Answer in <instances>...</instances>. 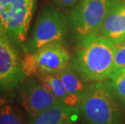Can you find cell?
<instances>
[{
  "label": "cell",
  "instance_id": "1",
  "mask_svg": "<svg viewBox=\"0 0 125 124\" xmlns=\"http://www.w3.org/2000/svg\"><path fill=\"white\" fill-rule=\"evenodd\" d=\"M115 46L99 34L80 40L73 65L86 81L106 80L113 71Z\"/></svg>",
  "mask_w": 125,
  "mask_h": 124
},
{
  "label": "cell",
  "instance_id": "2",
  "mask_svg": "<svg viewBox=\"0 0 125 124\" xmlns=\"http://www.w3.org/2000/svg\"><path fill=\"white\" fill-rule=\"evenodd\" d=\"M111 89L109 82L99 81L85 92L80 110L90 124H120L121 111Z\"/></svg>",
  "mask_w": 125,
  "mask_h": 124
},
{
  "label": "cell",
  "instance_id": "3",
  "mask_svg": "<svg viewBox=\"0 0 125 124\" xmlns=\"http://www.w3.org/2000/svg\"><path fill=\"white\" fill-rule=\"evenodd\" d=\"M70 25L69 17L55 7H45L40 13L29 40L23 51L30 53L48 44L63 43Z\"/></svg>",
  "mask_w": 125,
  "mask_h": 124
},
{
  "label": "cell",
  "instance_id": "4",
  "mask_svg": "<svg viewBox=\"0 0 125 124\" xmlns=\"http://www.w3.org/2000/svg\"><path fill=\"white\" fill-rule=\"evenodd\" d=\"M36 0H0V26L18 48H23Z\"/></svg>",
  "mask_w": 125,
  "mask_h": 124
},
{
  "label": "cell",
  "instance_id": "5",
  "mask_svg": "<svg viewBox=\"0 0 125 124\" xmlns=\"http://www.w3.org/2000/svg\"><path fill=\"white\" fill-rule=\"evenodd\" d=\"M115 0H79L70 10L69 22L78 39L98 34Z\"/></svg>",
  "mask_w": 125,
  "mask_h": 124
},
{
  "label": "cell",
  "instance_id": "6",
  "mask_svg": "<svg viewBox=\"0 0 125 124\" xmlns=\"http://www.w3.org/2000/svg\"><path fill=\"white\" fill-rule=\"evenodd\" d=\"M70 54L63 43L48 44L22 59V68L26 76L40 74H59L70 64Z\"/></svg>",
  "mask_w": 125,
  "mask_h": 124
},
{
  "label": "cell",
  "instance_id": "7",
  "mask_svg": "<svg viewBox=\"0 0 125 124\" xmlns=\"http://www.w3.org/2000/svg\"><path fill=\"white\" fill-rule=\"evenodd\" d=\"M26 77L16 47L0 26V91L10 94Z\"/></svg>",
  "mask_w": 125,
  "mask_h": 124
},
{
  "label": "cell",
  "instance_id": "8",
  "mask_svg": "<svg viewBox=\"0 0 125 124\" xmlns=\"http://www.w3.org/2000/svg\"><path fill=\"white\" fill-rule=\"evenodd\" d=\"M20 98L31 118L61 102L37 79H29L23 81L20 89Z\"/></svg>",
  "mask_w": 125,
  "mask_h": 124
},
{
  "label": "cell",
  "instance_id": "9",
  "mask_svg": "<svg viewBox=\"0 0 125 124\" xmlns=\"http://www.w3.org/2000/svg\"><path fill=\"white\" fill-rule=\"evenodd\" d=\"M98 34L107 39L115 46L124 42L125 39V1L115 0Z\"/></svg>",
  "mask_w": 125,
  "mask_h": 124
},
{
  "label": "cell",
  "instance_id": "10",
  "mask_svg": "<svg viewBox=\"0 0 125 124\" xmlns=\"http://www.w3.org/2000/svg\"><path fill=\"white\" fill-rule=\"evenodd\" d=\"M78 117V108L59 102L31 118L30 124H73Z\"/></svg>",
  "mask_w": 125,
  "mask_h": 124
},
{
  "label": "cell",
  "instance_id": "11",
  "mask_svg": "<svg viewBox=\"0 0 125 124\" xmlns=\"http://www.w3.org/2000/svg\"><path fill=\"white\" fill-rule=\"evenodd\" d=\"M36 77L59 102L70 107H77L80 105L82 100L68 94L58 74H40Z\"/></svg>",
  "mask_w": 125,
  "mask_h": 124
},
{
  "label": "cell",
  "instance_id": "12",
  "mask_svg": "<svg viewBox=\"0 0 125 124\" xmlns=\"http://www.w3.org/2000/svg\"><path fill=\"white\" fill-rule=\"evenodd\" d=\"M58 75L68 94L82 100L88 86L86 85V80L74 68L73 64L69 65Z\"/></svg>",
  "mask_w": 125,
  "mask_h": 124
},
{
  "label": "cell",
  "instance_id": "13",
  "mask_svg": "<svg viewBox=\"0 0 125 124\" xmlns=\"http://www.w3.org/2000/svg\"><path fill=\"white\" fill-rule=\"evenodd\" d=\"M0 124H23L22 114L16 108L5 104L0 108Z\"/></svg>",
  "mask_w": 125,
  "mask_h": 124
},
{
  "label": "cell",
  "instance_id": "14",
  "mask_svg": "<svg viewBox=\"0 0 125 124\" xmlns=\"http://www.w3.org/2000/svg\"><path fill=\"white\" fill-rule=\"evenodd\" d=\"M110 78V86L116 94L125 102V70L112 73Z\"/></svg>",
  "mask_w": 125,
  "mask_h": 124
},
{
  "label": "cell",
  "instance_id": "15",
  "mask_svg": "<svg viewBox=\"0 0 125 124\" xmlns=\"http://www.w3.org/2000/svg\"><path fill=\"white\" fill-rule=\"evenodd\" d=\"M125 69V42L115 46L112 73Z\"/></svg>",
  "mask_w": 125,
  "mask_h": 124
},
{
  "label": "cell",
  "instance_id": "16",
  "mask_svg": "<svg viewBox=\"0 0 125 124\" xmlns=\"http://www.w3.org/2000/svg\"><path fill=\"white\" fill-rule=\"evenodd\" d=\"M52 1L62 8H70L75 6L79 0H52Z\"/></svg>",
  "mask_w": 125,
  "mask_h": 124
},
{
  "label": "cell",
  "instance_id": "17",
  "mask_svg": "<svg viewBox=\"0 0 125 124\" xmlns=\"http://www.w3.org/2000/svg\"><path fill=\"white\" fill-rule=\"evenodd\" d=\"M6 104V101H5V99L2 97L1 95H0V108L2 106H3V105Z\"/></svg>",
  "mask_w": 125,
  "mask_h": 124
},
{
  "label": "cell",
  "instance_id": "18",
  "mask_svg": "<svg viewBox=\"0 0 125 124\" xmlns=\"http://www.w3.org/2000/svg\"><path fill=\"white\" fill-rule=\"evenodd\" d=\"M124 42H125V39H124Z\"/></svg>",
  "mask_w": 125,
  "mask_h": 124
},
{
  "label": "cell",
  "instance_id": "19",
  "mask_svg": "<svg viewBox=\"0 0 125 124\" xmlns=\"http://www.w3.org/2000/svg\"><path fill=\"white\" fill-rule=\"evenodd\" d=\"M124 70H125V69H124Z\"/></svg>",
  "mask_w": 125,
  "mask_h": 124
}]
</instances>
